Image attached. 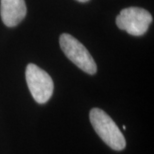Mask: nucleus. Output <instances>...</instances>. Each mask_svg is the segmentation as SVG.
Listing matches in <instances>:
<instances>
[{
    "label": "nucleus",
    "instance_id": "nucleus-1",
    "mask_svg": "<svg viewBox=\"0 0 154 154\" xmlns=\"http://www.w3.org/2000/svg\"><path fill=\"white\" fill-rule=\"evenodd\" d=\"M91 125L99 137L114 150H122L126 145L125 138L112 118L99 108L91 109L89 113Z\"/></svg>",
    "mask_w": 154,
    "mask_h": 154
},
{
    "label": "nucleus",
    "instance_id": "nucleus-4",
    "mask_svg": "<svg viewBox=\"0 0 154 154\" xmlns=\"http://www.w3.org/2000/svg\"><path fill=\"white\" fill-rule=\"evenodd\" d=\"M26 82L33 98L37 103L44 104L53 94L54 84L47 72L33 63L26 67Z\"/></svg>",
    "mask_w": 154,
    "mask_h": 154
},
{
    "label": "nucleus",
    "instance_id": "nucleus-5",
    "mask_svg": "<svg viewBox=\"0 0 154 154\" xmlns=\"http://www.w3.org/2000/svg\"><path fill=\"white\" fill-rule=\"evenodd\" d=\"M26 12L24 0H0V15L6 26L18 25L24 19Z\"/></svg>",
    "mask_w": 154,
    "mask_h": 154
},
{
    "label": "nucleus",
    "instance_id": "nucleus-3",
    "mask_svg": "<svg viewBox=\"0 0 154 154\" xmlns=\"http://www.w3.org/2000/svg\"><path fill=\"white\" fill-rule=\"evenodd\" d=\"M151 22V14L140 7L124 8L116 17L117 27L134 36L145 34Z\"/></svg>",
    "mask_w": 154,
    "mask_h": 154
},
{
    "label": "nucleus",
    "instance_id": "nucleus-2",
    "mask_svg": "<svg viewBox=\"0 0 154 154\" xmlns=\"http://www.w3.org/2000/svg\"><path fill=\"white\" fill-rule=\"evenodd\" d=\"M59 44L67 58L77 67L90 75L96 73L97 66L93 57L85 46L75 37L68 33H63L59 37Z\"/></svg>",
    "mask_w": 154,
    "mask_h": 154
},
{
    "label": "nucleus",
    "instance_id": "nucleus-6",
    "mask_svg": "<svg viewBox=\"0 0 154 154\" xmlns=\"http://www.w3.org/2000/svg\"><path fill=\"white\" fill-rule=\"evenodd\" d=\"M78 2H87V1H89V0H77Z\"/></svg>",
    "mask_w": 154,
    "mask_h": 154
}]
</instances>
